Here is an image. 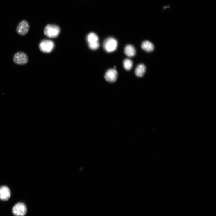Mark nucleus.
<instances>
[{"mask_svg": "<svg viewBox=\"0 0 216 216\" xmlns=\"http://www.w3.org/2000/svg\"><path fill=\"white\" fill-rule=\"evenodd\" d=\"M124 51L125 54L128 57H133L136 54V50L132 45H127L125 48Z\"/></svg>", "mask_w": 216, "mask_h": 216, "instance_id": "1a4fd4ad", "label": "nucleus"}, {"mask_svg": "<svg viewBox=\"0 0 216 216\" xmlns=\"http://www.w3.org/2000/svg\"><path fill=\"white\" fill-rule=\"evenodd\" d=\"M146 70V67L144 64H139L135 69V74L136 76L138 77H142L145 73Z\"/></svg>", "mask_w": 216, "mask_h": 216, "instance_id": "9b49d317", "label": "nucleus"}, {"mask_svg": "<svg viewBox=\"0 0 216 216\" xmlns=\"http://www.w3.org/2000/svg\"><path fill=\"white\" fill-rule=\"evenodd\" d=\"M87 40L88 44H91L99 42V38L96 33L92 32L88 35Z\"/></svg>", "mask_w": 216, "mask_h": 216, "instance_id": "f8f14e48", "label": "nucleus"}, {"mask_svg": "<svg viewBox=\"0 0 216 216\" xmlns=\"http://www.w3.org/2000/svg\"><path fill=\"white\" fill-rule=\"evenodd\" d=\"M133 62L129 59H126L124 61V66L126 70L127 71L130 70L132 68Z\"/></svg>", "mask_w": 216, "mask_h": 216, "instance_id": "ddd939ff", "label": "nucleus"}, {"mask_svg": "<svg viewBox=\"0 0 216 216\" xmlns=\"http://www.w3.org/2000/svg\"><path fill=\"white\" fill-rule=\"evenodd\" d=\"M11 194L10 190L8 187L3 186L0 187V200L7 201L10 198Z\"/></svg>", "mask_w": 216, "mask_h": 216, "instance_id": "6e6552de", "label": "nucleus"}, {"mask_svg": "<svg viewBox=\"0 0 216 216\" xmlns=\"http://www.w3.org/2000/svg\"><path fill=\"white\" fill-rule=\"evenodd\" d=\"M118 42L117 40L112 37L108 38L103 43V47L105 50L108 53L115 51Z\"/></svg>", "mask_w": 216, "mask_h": 216, "instance_id": "f03ea898", "label": "nucleus"}, {"mask_svg": "<svg viewBox=\"0 0 216 216\" xmlns=\"http://www.w3.org/2000/svg\"><path fill=\"white\" fill-rule=\"evenodd\" d=\"M141 46L142 49L144 51L148 52L153 51L155 48L154 44L151 42L148 41L143 42Z\"/></svg>", "mask_w": 216, "mask_h": 216, "instance_id": "9d476101", "label": "nucleus"}, {"mask_svg": "<svg viewBox=\"0 0 216 216\" xmlns=\"http://www.w3.org/2000/svg\"><path fill=\"white\" fill-rule=\"evenodd\" d=\"M28 60L27 55L22 52H17L13 56V61L17 64L24 65L27 63Z\"/></svg>", "mask_w": 216, "mask_h": 216, "instance_id": "20e7f679", "label": "nucleus"}, {"mask_svg": "<svg viewBox=\"0 0 216 216\" xmlns=\"http://www.w3.org/2000/svg\"><path fill=\"white\" fill-rule=\"evenodd\" d=\"M54 44L52 41L45 40L42 41L40 43L39 48L40 50L45 53L51 52L54 47Z\"/></svg>", "mask_w": 216, "mask_h": 216, "instance_id": "7ed1b4c3", "label": "nucleus"}, {"mask_svg": "<svg viewBox=\"0 0 216 216\" xmlns=\"http://www.w3.org/2000/svg\"><path fill=\"white\" fill-rule=\"evenodd\" d=\"M88 46L90 49L91 50H95L97 49L99 46V42L88 44Z\"/></svg>", "mask_w": 216, "mask_h": 216, "instance_id": "4468645a", "label": "nucleus"}, {"mask_svg": "<svg viewBox=\"0 0 216 216\" xmlns=\"http://www.w3.org/2000/svg\"><path fill=\"white\" fill-rule=\"evenodd\" d=\"M29 28L30 25L28 22L25 20H23L17 26L16 31L18 34L24 36L28 32Z\"/></svg>", "mask_w": 216, "mask_h": 216, "instance_id": "423d86ee", "label": "nucleus"}, {"mask_svg": "<svg viewBox=\"0 0 216 216\" xmlns=\"http://www.w3.org/2000/svg\"><path fill=\"white\" fill-rule=\"evenodd\" d=\"M60 31V28L58 26L49 24L45 27L44 33L46 36L50 38H55L58 36Z\"/></svg>", "mask_w": 216, "mask_h": 216, "instance_id": "f257e3e1", "label": "nucleus"}, {"mask_svg": "<svg viewBox=\"0 0 216 216\" xmlns=\"http://www.w3.org/2000/svg\"><path fill=\"white\" fill-rule=\"evenodd\" d=\"M27 212L25 205L22 203H19L15 204L12 209V213L15 216H24Z\"/></svg>", "mask_w": 216, "mask_h": 216, "instance_id": "39448f33", "label": "nucleus"}, {"mask_svg": "<svg viewBox=\"0 0 216 216\" xmlns=\"http://www.w3.org/2000/svg\"><path fill=\"white\" fill-rule=\"evenodd\" d=\"M117 72L114 69H110L106 72L105 78L106 80L110 82H114L117 80Z\"/></svg>", "mask_w": 216, "mask_h": 216, "instance_id": "0eeeda50", "label": "nucleus"}]
</instances>
